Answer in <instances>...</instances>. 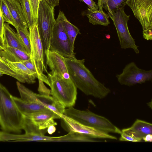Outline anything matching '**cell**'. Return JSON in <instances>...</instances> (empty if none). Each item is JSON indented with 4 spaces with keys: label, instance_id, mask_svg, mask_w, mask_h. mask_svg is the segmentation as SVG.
Listing matches in <instances>:
<instances>
[{
    "label": "cell",
    "instance_id": "1",
    "mask_svg": "<svg viewBox=\"0 0 152 152\" xmlns=\"http://www.w3.org/2000/svg\"><path fill=\"white\" fill-rule=\"evenodd\" d=\"M65 60L70 79L85 94L102 99L110 92V89L96 79L85 66L84 59L65 58Z\"/></svg>",
    "mask_w": 152,
    "mask_h": 152
},
{
    "label": "cell",
    "instance_id": "2",
    "mask_svg": "<svg viewBox=\"0 0 152 152\" xmlns=\"http://www.w3.org/2000/svg\"><path fill=\"white\" fill-rule=\"evenodd\" d=\"M7 88L0 83V126L5 132L20 134L23 130V115Z\"/></svg>",
    "mask_w": 152,
    "mask_h": 152
},
{
    "label": "cell",
    "instance_id": "3",
    "mask_svg": "<svg viewBox=\"0 0 152 152\" xmlns=\"http://www.w3.org/2000/svg\"><path fill=\"white\" fill-rule=\"evenodd\" d=\"M47 73L51 96L66 108L73 107L77 99V88L70 77Z\"/></svg>",
    "mask_w": 152,
    "mask_h": 152
},
{
    "label": "cell",
    "instance_id": "4",
    "mask_svg": "<svg viewBox=\"0 0 152 152\" xmlns=\"http://www.w3.org/2000/svg\"><path fill=\"white\" fill-rule=\"evenodd\" d=\"M64 115L83 124L107 133L120 134L121 132L108 119L88 110H79L72 107L66 108Z\"/></svg>",
    "mask_w": 152,
    "mask_h": 152
},
{
    "label": "cell",
    "instance_id": "5",
    "mask_svg": "<svg viewBox=\"0 0 152 152\" xmlns=\"http://www.w3.org/2000/svg\"><path fill=\"white\" fill-rule=\"evenodd\" d=\"M57 119L58 116L49 109L24 115L23 130L26 133L45 134L49 126L57 125L54 119Z\"/></svg>",
    "mask_w": 152,
    "mask_h": 152
},
{
    "label": "cell",
    "instance_id": "6",
    "mask_svg": "<svg viewBox=\"0 0 152 152\" xmlns=\"http://www.w3.org/2000/svg\"><path fill=\"white\" fill-rule=\"evenodd\" d=\"M31 45L30 59L37 72V78L49 86L48 77L43 73L48 72L45 65L44 50L39 32L37 23L29 28Z\"/></svg>",
    "mask_w": 152,
    "mask_h": 152
},
{
    "label": "cell",
    "instance_id": "7",
    "mask_svg": "<svg viewBox=\"0 0 152 152\" xmlns=\"http://www.w3.org/2000/svg\"><path fill=\"white\" fill-rule=\"evenodd\" d=\"M54 10L45 0L40 1L36 23L44 51L49 50L50 38L56 23Z\"/></svg>",
    "mask_w": 152,
    "mask_h": 152
},
{
    "label": "cell",
    "instance_id": "8",
    "mask_svg": "<svg viewBox=\"0 0 152 152\" xmlns=\"http://www.w3.org/2000/svg\"><path fill=\"white\" fill-rule=\"evenodd\" d=\"M108 15L113 21L117 32L121 48L123 49L131 48L136 54L140 50L134 39L131 36L128 26L127 23L130 15H127L124 8L119 9Z\"/></svg>",
    "mask_w": 152,
    "mask_h": 152
},
{
    "label": "cell",
    "instance_id": "9",
    "mask_svg": "<svg viewBox=\"0 0 152 152\" xmlns=\"http://www.w3.org/2000/svg\"><path fill=\"white\" fill-rule=\"evenodd\" d=\"M49 50L65 58L75 57V53L72 47L63 25L60 11L53 29Z\"/></svg>",
    "mask_w": 152,
    "mask_h": 152
},
{
    "label": "cell",
    "instance_id": "10",
    "mask_svg": "<svg viewBox=\"0 0 152 152\" xmlns=\"http://www.w3.org/2000/svg\"><path fill=\"white\" fill-rule=\"evenodd\" d=\"M16 85L21 99L42 105L54 112L59 119L62 118L66 108L52 96L35 93L19 81Z\"/></svg>",
    "mask_w": 152,
    "mask_h": 152
},
{
    "label": "cell",
    "instance_id": "11",
    "mask_svg": "<svg viewBox=\"0 0 152 152\" xmlns=\"http://www.w3.org/2000/svg\"><path fill=\"white\" fill-rule=\"evenodd\" d=\"M116 77L122 85L131 86L137 84L145 83L152 79V70H145L139 68L135 63L126 64L120 74Z\"/></svg>",
    "mask_w": 152,
    "mask_h": 152
},
{
    "label": "cell",
    "instance_id": "12",
    "mask_svg": "<svg viewBox=\"0 0 152 152\" xmlns=\"http://www.w3.org/2000/svg\"><path fill=\"white\" fill-rule=\"evenodd\" d=\"M61 119V126L68 132H75L94 139H117L115 136L85 125L64 114Z\"/></svg>",
    "mask_w": 152,
    "mask_h": 152
},
{
    "label": "cell",
    "instance_id": "13",
    "mask_svg": "<svg viewBox=\"0 0 152 152\" xmlns=\"http://www.w3.org/2000/svg\"><path fill=\"white\" fill-rule=\"evenodd\" d=\"M126 4L139 20L143 30L152 26V0H128Z\"/></svg>",
    "mask_w": 152,
    "mask_h": 152
},
{
    "label": "cell",
    "instance_id": "14",
    "mask_svg": "<svg viewBox=\"0 0 152 152\" xmlns=\"http://www.w3.org/2000/svg\"><path fill=\"white\" fill-rule=\"evenodd\" d=\"M44 53L47 65L51 70L50 73L65 78H70L64 57L49 50L45 51Z\"/></svg>",
    "mask_w": 152,
    "mask_h": 152
},
{
    "label": "cell",
    "instance_id": "15",
    "mask_svg": "<svg viewBox=\"0 0 152 152\" xmlns=\"http://www.w3.org/2000/svg\"><path fill=\"white\" fill-rule=\"evenodd\" d=\"M121 131L128 135L142 140L146 135L152 134V124L147 121L137 119L130 127L123 129Z\"/></svg>",
    "mask_w": 152,
    "mask_h": 152
},
{
    "label": "cell",
    "instance_id": "16",
    "mask_svg": "<svg viewBox=\"0 0 152 152\" xmlns=\"http://www.w3.org/2000/svg\"><path fill=\"white\" fill-rule=\"evenodd\" d=\"M3 0L8 7L12 16L17 25V28L28 30V24L19 2L17 0Z\"/></svg>",
    "mask_w": 152,
    "mask_h": 152
},
{
    "label": "cell",
    "instance_id": "17",
    "mask_svg": "<svg viewBox=\"0 0 152 152\" xmlns=\"http://www.w3.org/2000/svg\"><path fill=\"white\" fill-rule=\"evenodd\" d=\"M3 40L4 47H12L27 52L17 33L10 26V24L8 23H4Z\"/></svg>",
    "mask_w": 152,
    "mask_h": 152
},
{
    "label": "cell",
    "instance_id": "18",
    "mask_svg": "<svg viewBox=\"0 0 152 152\" xmlns=\"http://www.w3.org/2000/svg\"><path fill=\"white\" fill-rule=\"evenodd\" d=\"M0 57L5 61L21 62L30 58V55L19 49L6 47L0 49Z\"/></svg>",
    "mask_w": 152,
    "mask_h": 152
},
{
    "label": "cell",
    "instance_id": "19",
    "mask_svg": "<svg viewBox=\"0 0 152 152\" xmlns=\"http://www.w3.org/2000/svg\"><path fill=\"white\" fill-rule=\"evenodd\" d=\"M12 99L20 112L26 115L48 109L45 106L35 102L26 100L21 98L12 96Z\"/></svg>",
    "mask_w": 152,
    "mask_h": 152
},
{
    "label": "cell",
    "instance_id": "20",
    "mask_svg": "<svg viewBox=\"0 0 152 152\" xmlns=\"http://www.w3.org/2000/svg\"><path fill=\"white\" fill-rule=\"evenodd\" d=\"M82 15L86 16L89 22L94 25H99L107 26L110 23L109 15L103 10L99 9L97 11H94L88 8L82 13Z\"/></svg>",
    "mask_w": 152,
    "mask_h": 152
},
{
    "label": "cell",
    "instance_id": "21",
    "mask_svg": "<svg viewBox=\"0 0 152 152\" xmlns=\"http://www.w3.org/2000/svg\"><path fill=\"white\" fill-rule=\"evenodd\" d=\"M5 61L12 69L23 77L25 83L28 84L35 83L37 75L29 69L21 62Z\"/></svg>",
    "mask_w": 152,
    "mask_h": 152
},
{
    "label": "cell",
    "instance_id": "22",
    "mask_svg": "<svg viewBox=\"0 0 152 152\" xmlns=\"http://www.w3.org/2000/svg\"><path fill=\"white\" fill-rule=\"evenodd\" d=\"M76 139L75 134L72 132H69L65 135L59 137H50L45 134H31V141L39 142H75Z\"/></svg>",
    "mask_w": 152,
    "mask_h": 152
},
{
    "label": "cell",
    "instance_id": "23",
    "mask_svg": "<svg viewBox=\"0 0 152 152\" xmlns=\"http://www.w3.org/2000/svg\"><path fill=\"white\" fill-rule=\"evenodd\" d=\"M61 16L63 25L68 37L72 47L74 50L75 41L78 34H81L80 29L77 27L69 22L64 12L59 11Z\"/></svg>",
    "mask_w": 152,
    "mask_h": 152
},
{
    "label": "cell",
    "instance_id": "24",
    "mask_svg": "<svg viewBox=\"0 0 152 152\" xmlns=\"http://www.w3.org/2000/svg\"><path fill=\"white\" fill-rule=\"evenodd\" d=\"M20 3L28 24V29L34 25L35 22L31 12L29 0H17Z\"/></svg>",
    "mask_w": 152,
    "mask_h": 152
},
{
    "label": "cell",
    "instance_id": "25",
    "mask_svg": "<svg viewBox=\"0 0 152 152\" xmlns=\"http://www.w3.org/2000/svg\"><path fill=\"white\" fill-rule=\"evenodd\" d=\"M0 71L4 74L9 75L16 79L19 82L25 83L23 77L12 69L7 63L0 57Z\"/></svg>",
    "mask_w": 152,
    "mask_h": 152
},
{
    "label": "cell",
    "instance_id": "26",
    "mask_svg": "<svg viewBox=\"0 0 152 152\" xmlns=\"http://www.w3.org/2000/svg\"><path fill=\"white\" fill-rule=\"evenodd\" d=\"M16 29L17 33L23 45L27 52L30 54L31 45L29 30H24L19 28H18Z\"/></svg>",
    "mask_w": 152,
    "mask_h": 152
},
{
    "label": "cell",
    "instance_id": "27",
    "mask_svg": "<svg viewBox=\"0 0 152 152\" xmlns=\"http://www.w3.org/2000/svg\"><path fill=\"white\" fill-rule=\"evenodd\" d=\"M1 10L4 22H5L14 26L16 29L18 26L12 16L6 4L3 0H0Z\"/></svg>",
    "mask_w": 152,
    "mask_h": 152
},
{
    "label": "cell",
    "instance_id": "28",
    "mask_svg": "<svg viewBox=\"0 0 152 152\" xmlns=\"http://www.w3.org/2000/svg\"><path fill=\"white\" fill-rule=\"evenodd\" d=\"M128 0H108V6L109 12L111 14L113 12L116 11L119 9L124 8L126 5V2Z\"/></svg>",
    "mask_w": 152,
    "mask_h": 152
},
{
    "label": "cell",
    "instance_id": "29",
    "mask_svg": "<svg viewBox=\"0 0 152 152\" xmlns=\"http://www.w3.org/2000/svg\"><path fill=\"white\" fill-rule=\"evenodd\" d=\"M29 0L33 16L36 22L39 1V0Z\"/></svg>",
    "mask_w": 152,
    "mask_h": 152
},
{
    "label": "cell",
    "instance_id": "30",
    "mask_svg": "<svg viewBox=\"0 0 152 152\" xmlns=\"http://www.w3.org/2000/svg\"><path fill=\"white\" fill-rule=\"evenodd\" d=\"M38 91L39 94L47 96L51 95L50 90L48 89L45 85L44 82L41 80H39V87Z\"/></svg>",
    "mask_w": 152,
    "mask_h": 152
},
{
    "label": "cell",
    "instance_id": "31",
    "mask_svg": "<svg viewBox=\"0 0 152 152\" xmlns=\"http://www.w3.org/2000/svg\"><path fill=\"white\" fill-rule=\"evenodd\" d=\"M119 140L120 141H129L134 142H138L142 140L135 138L121 132Z\"/></svg>",
    "mask_w": 152,
    "mask_h": 152
},
{
    "label": "cell",
    "instance_id": "32",
    "mask_svg": "<svg viewBox=\"0 0 152 152\" xmlns=\"http://www.w3.org/2000/svg\"><path fill=\"white\" fill-rule=\"evenodd\" d=\"M86 3L91 10L97 11L99 10V7L95 2L93 0H79Z\"/></svg>",
    "mask_w": 152,
    "mask_h": 152
},
{
    "label": "cell",
    "instance_id": "33",
    "mask_svg": "<svg viewBox=\"0 0 152 152\" xmlns=\"http://www.w3.org/2000/svg\"><path fill=\"white\" fill-rule=\"evenodd\" d=\"M21 62L30 71L37 75V72L35 68L32 63L30 59Z\"/></svg>",
    "mask_w": 152,
    "mask_h": 152
},
{
    "label": "cell",
    "instance_id": "34",
    "mask_svg": "<svg viewBox=\"0 0 152 152\" xmlns=\"http://www.w3.org/2000/svg\"><path fill=\"white\" fill-rule=\"evenodd\" d=\"M143 37L144 39L146 40H151L152 39V26H151L147 29L143 30Z\"/></svg>",
    "mask_w": 152,
    "mask_h": 152
},
{
    "label": "cell",
    "instance_id": "35",
    "mask_svg": "<svg viewBox=\"0 0 152 152\" xmlns=\"http://www.w3.org/2000/svg\"><path fill=\"white\" fill-rule=\"evenodd\" d=\"M108 0H98V5L99 7V9L103 10V8L105 10L109 12V9L108 6Z\"/></svg>",
    "mask_w": 152,
    "mask_h": 152
},
{
    "label": "cell",
    "instance_id": "36",
    "mask_svg": "<svg viewBox=\"0 0 152 152\" xmlns=\"http://www.w3.org/2000/svg\"><path fill=\"white\" fill-rule=\"evenodd\" d=\"M4 22L0 5V37L2 40L3 37V28Z\"/></svg>",
    "mask_w": 152,
    "mask_h": 152
},
{
    "label": "cell",
    "instance_id": "37",
    "mask_svg": "<svg viewBox=\"0 0 152 152\" xmlns=\"http://www.w3.org/2000/svg\"><path fill=\"white\" fill-rule=\"evenodd\" d=\"M50 7L54 9V7L58 6L60 0H45Z\"/></svg>",
    "mask_w": 152,
    "mask_h": 152
},
{
    "label": "cell",
    "instance_id": "38",
    "mask_svg": "<svg viewBox=\"0 0 152 152\" xmlns=\"http://www.w3.org/2000/svg\"><path fill=\"white\" fill-rule=\"evenodd\" d=\"M56 128L55 126L51 125L49 126L47 129V132L49 134H52L56 131Z\"/></svg>",
    "mask_w": 152,
    "mask_h": 152
},
{
    "label": "cell",
    "instance_id": "39",
    "mask_svg": "<svg viewBox=\"0 0 152 152\" xmlns=\"http://www.w3.org/2000/svg\"><path fill=\"white\" fill-rule=\"evenodd\" d=\"M145 142H150L152 141V134H149L146 135L142 139Z\"/></svg>",
    "mask_w": 152,
    "mask_h": 152
},
{
    "label": "cell",
    "instance_id": "40",
    "mask_svg": "<svg viewBox=\"0 0 152 152\" xmlns=\"http://www.w3.org/2000/svg\"><path fill=\"white\" fill-rule=\"evenodd\" d=\"M4 48L3 40L0 37V49H2Z\"/></svg>",
    "mask_w": 152,
    "mask_h": 152
},
{
    "label": "cell",
    "instance_id": "41",
    "mask_svg": "<svg viewBox=\"0 0 152 152\" xmlns=\"http://www.w3.org/2000/svg\"><path fill=\"white\" fill-rule=\"evenodd\" d=\"M105 37L106 38L108 39H109L110 38L111 36L109 34H106L105 35Z\"/></svg>",
    "mask_w": 152,
    "mask_h": 152
},
{
    "label": "cell",
    "instance_id": "42",
    "mask_svg": "<svg viewBox=\"0 0 152 152\" xmlns=\"http://www.w3.org/2000/svg\"><path fill=\"white\" fill-rule=\"evenodd\" d=\"M3 75H4V73L0 71V77L2 76Z\"/></svg>",
    "mask_w": 152,
    "mask_h": 152
},
{
    "label": "cell",
    "instance_id": "43",
    "mask_svg": "<svg viewBox=\"0 0 152 152\" xmlns=\"http://www.w3.org/2000/svg\"><path fill=\"white\" fill-rule=\"evenodd\" d=\"M41 0H39V2H40V1Z\"/></svg>",
    "mask_w": 152,
    "mask_h": 152
},
{
    "label": "cell",
    "instance_id": "44",
    "mask_svg": "<svg viewBox=\"0 0 152 152\" xmlns=\"http://www.w3.org/2000/svg\"></svg>",
    "mask_w": 152,
    "mask_h": 152
}]
</instances>
